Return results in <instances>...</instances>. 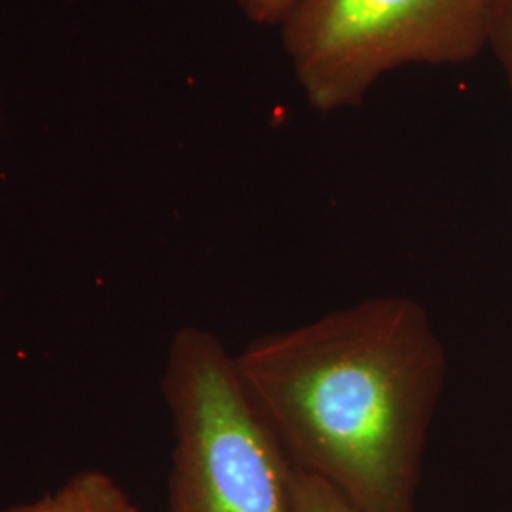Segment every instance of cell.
Returning <instances> with one entry per match:
<instances>
[{
    "label": "cell",
    "instance_id": "7",
    "mask_svg": "<svg viewBox=\"0 0 512 512\" xmlns=\"http://www.w3.org/2000/svg\"><path fill=\"white\" fill-rule=\"evenodd\" d=\"M245 18L258 25H281L300 0H238Z\"/></svg>",
    "mask_w": 512,
    "mask_h": 512
},
{
    "label": "cell",
    "instance_id": "6",
    "mask_svg": "<svg viewBox=\"0 0 512 512\" xmlns=\"http://www.w3.org/2000/svg\"><path fill=\"white\" fill-rule=\"evenodd\" d=\"M488 48L494 52L512 88V0H495L488 25Z\"/></svg>",
    "mask_w": 512,
    "mask_h": 512
},
{
    "label": "cell",
    "instance_id": "5",
    "mask_svg": "<svg viewBox=\"0 0 512 512\" xmlns=\"http://www.w3.org/2000/svg\"><path fill=\"white\" fill-rule=\"evenodd\" d=\"M294 499L298 512H359L329 484L294 469Z\"/></svg>",
    "mask_w": 512,
    "mask_h": 512
},
{
    "label": "cell",
    "instance_id": "3",
    "mask_svg": "<svg viewBox=\"0 0 512 512\" xmlns=\"http://www.w3.org/2000/svg\"><path fill=\"white\" fill-rule=\"evenodd\" d=\"M495 0H300L279 25L311 109L357 107L406 65H459L488 48Z\"/></svg>",
    "mask_w": 512,
    "mask_h": 512
},
{
    "label": "cell",
    "instance_id": "2",
    "mask_svg": "<svg viewBox=\"0 0 512 512\" xmlns=\"http://www.w3.org/2000/svg\"><path fill=\"white\" fill-rule=\"evenodd\" d=\"M164 397L175 427L169 512H298L294 467L215 334L173 338Z\"/></svg>",
    "mask_w": 512,
    "mask_h": 512
},
{
    "label": "cell",
    "instance_id": "4",
    "mask_svg": "<svg viewBox=\"0 0 512 512\" xmlns=\"http://www.w3.org/2000/svg\"><path fill=\"white\" fill-rule=\"evenodd\" d=\"M0 512H139L128 494L105 473L84 471L54 494Z\"/></svg>",
    "mask_w": 512,
    "mask_h": 512
},
{
    "label": "cell",
    "instance_id": "1",
    "mask_svg": "<svg viewBox=\"0 0 512 512\" xmlns=\"http://www.w3.org/2000/svg\"><path fill=\"white\" fill-rule=\"evenodd\" d=\"M239 382L296 471L359 512H416L446 351L425 308L380 296L253 340Z\"/></svg>",
    "mask_w": 512,
    "mask_h": 512
}]
</instances>
